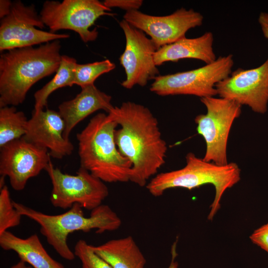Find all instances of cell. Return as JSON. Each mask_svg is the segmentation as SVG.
<instances>
[{"label":"cell","instance_id":"obj_6","mask_svg":"<svg viewBox=\"0 0 268 268\" xmlns=\"http://www.w3.org/2000/svg\"><path fill=\"white\" fill-rule=\"evenodd\" d=\"M233 55L220 56L213 63L192 70L159 75L150 90L159 96L191 95L201 98L217 95L216 84L228 77L234 65Z\"/></svg>","mask_w":268,"mask_h":268},{"label":"cell","instance_id":"obj_21","mask_svg":"<svg viewBox=\"0 0 268 268\" xmlns=\"http://www.w3.org/2000/svg\"><path fill=\"white\" fill-rule=\"evenodd\" d=\"M28 120L22 111L15 106L0 109V148L6 144L24 136Z\"/></svg>","mask_w":268,"mask_h":268},{"label":"cell","instance_id":"obj_29","mask_svg":"<svg viewBox=\"0 0 268 268\" xmlns=\"http://www.w3.org/2000/svg\"><path fill=\"white\" fill-rule=\"evenodd\" d=\"M177 240H176L171 247V263L167 268H178V263L175 261L176 258L177 256V253L176 251Z\"/></svg>","mask_w":268,"mask_h":268},{"label":"cell","instance_id":"obj_28","mask_svg":"<svg viewBox=\"0 0 268 268\" xmlns=\"http://www.w3.org/2000/svg\"><path fill=\"white\" fill-rule=\"evenodd\" d=\"M12 2L8 0H0V18H3L10 12Z\"/></svg>","mask_w":268,"mask_h":268},{"label":"cell","instance_id":"obj_19","mask_svg":"<svg viewBox=\"0 0 268 268\" xmlns=\"http://www.w3.org/2000/svg\"><path fill=\"white\" fill-rule=\"evenodd\" d=\"M93 251L113 268H144L146 259L131 236L91 245Z\"/></svg>","mask_w":268,"mask_h":268},{"label":"cell","instance_id":"obj_5","mask_svg":"<svg viewBox=\"0 0 268 268\" xmlns=\"http://www.w3.org/2000/svg\"><path fill=\"white\" fill-rule=\"evenodd\" d=\"M186 161V165L181 169L156 174L147 184L146 188L152 196L159 197L171 188L191 190L211 184L215 191L207 216L208 219L211 220L220 207V201L225 192L240 181V169L235 163L219 165L198 157L192 152L187 154Z\"/></svg>","mask_w":268,"mask_h":268},{"label":"cell","instance_id":"obj_1","mask_svg":"<svg viewBox=\"0 0 268 268\" xmlns=\"http://www.w3.org/2000/svg\"><path fill=\"white\" fill-rule=\"evenodd\" d=\"M120 126L115 134L120 152L132 164L130 181L146 186L165 162L167 151L157 118L146 107L131 101L109 113Z\"/></svg>","mask_w":268,"mask_h":268},{"label":"cell","instance_id":"obj_12","mask_svg":"<svg viewBox=\"0 0 268 268\" xmlns=\"http://www.w3.org/2000/svg\"><path fill=\"white\" fill-rule=\"evenodd\" d=\"M124 19L150 37L157 49L185 37L190 29L202 24L203 15L184 7L165 16H153L138 10L126 11Z\"/></svg>","mask_w":268,"mask_h":268},{"label":"cell","instance_id":"obj_25","mask_svg":"<svg viewBox=\"0 0 268 268\" xmlns=\"http://www.w3.org/2000/svg\"><path fill=\"white\" fill-rule=\"evenodd\" d=\"M250 239L254 244L268 253V223L255 230Z\"/></svg>","mask_w":268,"mask_h":268},{"label":"cell","instance_id":"obj_13","mask_svg":"<svg viewBox=\"0 0 268 268\" xmlns=\"http://www.w3.org/2000/svg\"><path fill=\"white\" fill-rule=\"evenodd\" d=\"M215 88L219 97L248 106L256 113L265 114L268 103V57L256 68H239L232 71L218 82Z\"/></svg>","mask_w":268,"mask_h":268},{"label":"cell","instance_id":"obj_20","mask_svg":"<svg viewBox=\"0 0 268 268\" xmlns=\"http://www.w3.org/2000/svg\"><path fill=\"white\" fill-rule=\"evenodd\" d=\"M76 60L72 57L62 55L59 68L54 77L34 95V111L43 110L47 105V100L55 90L74 85V71Z\"/></svg>","mask_w":268,"mask_h":268},{"label":"cell","instance_id":"obj_8","mask_svg":"<svg viewBox=\"0 0 268 268\" xmlns=\"http://www.w3.org/2000/svg\"><path fill=\"white\" fill-rule=\"evenodd\" d=\"M206 109L205 114L195 119L198 133L204 138L206 150L203 159L219 165L228 163L227 145L235 120L241 114V106L223 98L214 96L200 98Z\"/></svg>","mask_w":268,"mask_h":268},{"label":"cell","instance_id":"obj_16","mask_svg":"<svg viewBox=\"0 0 268 268\" xmlns=\"http://www.w3.org/2000/svg\"><path fill=\"white\" fill-rule=\"evenodd\" d=\"M111 99L110 95L93 84L81 88L73 99L62 103L58 108L65 122L64 137L69 139L70 132L76 125L96 111L103 110L110 113L114 108Z\"/></svg>","mask_w":268,"mask_h":268},{"label":"cell","instance_id":"obj_4","mask_svg":"<svg viewBox=\"0 0 268 268\" xmlns=\"http://www.w3.org/2000/svg\"><path fill=\"white\" fill-rule=\"evenodd\" d=\"M14 207L22 215L34 220L40 226V231L47 242L63 259L72 261L74 252L69 248L68 236L75 231L89 232L95 229L102 234L120 228L122 221L117 214L108 205L101 204L91 211L86 217L82 207L74 204L66 212L57 215L44 213L21 203L12 201Z\"/></svg>","mask_w":268,"mask_h":268},{"label":"cell","instance_id":"obj_26","mask_svg":"<svg viewBox=\"0 0 268 268\" xmlns=\"http://www.w3.org/2000/svg\"><path fill=\"white\" fill-rule=\"evenodd\" d=\"M104 4L107 7H119L126 10H138L142 5V0H105Z\"/></svg>","mask_w":268,"mask_h":268},{"label":"cell","instance_id":"obj_23","mask_svg":"<svg viewBox=\"0 0 268 268\" xmlns=\"http://www.w3.org/2000/svg\"><path fill=\"white\" fill-rule=\"evenodd\" d=\"M0 235L20 224L22 215L14 207L7 187L0 188Z\"/></svg>","mask_w":268,"mask_h":268},{"label":"cell","instance_id":"obj_14","mask_svg":"<svg viewBox=\"0 0 268 268\" xmlns=\"http://www.w3.org/2000/svg\"><path fill=\"white\" fill-rule=\"evenodd\" d=\"M0 174L7 177L12 189L23 190L27 181L45 169L51 160L48 150L23 137L0 147Z\"/></svg>","mask_w":268,"mask_h":268},{"label":"cell","instance_id":"obj_22","mask_svg":"<svg viewBox=\"0 0 268 268\" xmlns=\"http://www.w3.org/2000/svg\"><path fill=\"white\" fill-rule=\"evenodd\" d=\"M115 67V64L108 59L85 64H77L74 71V84L81 88L93 85L100 75L110 72Z\"/></svg>","mask_w":268,"mask_h":268},{"label":"cell","instance_id":"obj_7","mask_svg":"<svg viewBox=\"0 0 268 268\" xmlns=\"http://www.w3.org/2000/svg\"><path fill=\"white\" fill-rule=\"evenodd\" d=\"M111 10L98 0H46L39 14L50 32L72 30L87 43L95 41L98 35L96 28L91 30L90 27L100 16H113L115 14Z\"/></svg>","mask_w":268,"mask_h":268},{"label":"cell","instance_id":"obj_24","mask_svg":"<svg viewBox=\"0 0 268 268\" xmlns=\"http://www.w3.org/2000/svg\"><path fill=\"white\" fill-rule=\"evenodd\" d=\"M74 253L80 260L81 268H113L92 250L91 245L85 240H79L76 243Z\"/></svg>","mask_w":268,"mask_h":268},{"label":"cell","instance_id":"obj_11","mask_svg":"<svg viewBox=\"0 0 268 268\" xmlns=\"http://www.w3.org/2000/svg\"><path fill=\"white\" fill-rule=\"evenodd\" d=\"M119 24L126 38V47L120 57V62L125 69L126 78L121 85L127 89L136 85L144 86L148 80L160 75L154 60L158 49L141 30L124 19Z\"/></svg>","mask_w":268,"mask_h":268},{"label":"cell","instance_id":"obj_17","mask_svg":"<svg viewBox=\"0 0 268 268\" xmlns=\"http://www.w3.org/2000/svg\"><path fill=\"white\" fill-rule=\"evenodd\" d=\"M213 43V35L211 32L196 38L184 37L158 49L154 56L155 64L158 66L165 62H177L184 59H196L205 64H211L217 59Z\"/></svg>","mask_w":268,"mask_h":268},{"label":"cell","instance_id":"obj_9","mask_svg":"<svg viewBox=\"0 0 268 268\" xmlns=\"http://www.w3.org/2000/svg\"><path fill=\"white\" fill-rule=\"evenodd\" d=\"M45 170L52 182L50 200L54 207L67 209L77 203L91 211L109 195L104 182L81 167L72 175L55 168L50 160Z\"/></svg>","mask_w":268,"mask_h":268},{"label":"cell","instance_id":"obj_10","mask_svg":"<svg viewBox=\"0 0 268 268\" xmlns=\"http://www.w3.org/2000/svg\"><path fill=\"white\" fill-rule=\"evenodd\" d=\"M45 27L34 5H25L19 0L12 2L9 13L0 20V51L33 47L69 37L66 33L41 30Z\"/></svg>","mask_w":268,"mask_h":268},{"label":"cell","instance_id":"obj_15","mask_svg":"<svg viewBox=\"0 0 268 268\" xmlns=\"http://www.w3.org/2000/svg\"><path fill=\"white\" fill-rule=\"evenodd\" d=\"M65 122L59 112L33 110L23 137L27 141L49 150L50 156L62 159L71 154L74 147L64 136Z\"/></svg>","mask_w":268,"mask_h":268},{"label":"cell","instance_id":"obj_30","mask_svg":"<svg viewBox=\"0 0 268 268\" xmlns=\"http://www.w3.org/2000/svg\"><path fill=\"white\" fill-rule=\"evenodd\" d=\"M9 268H32L30 266L22 261L19 260L16 264L11 266Z\"/></svg>","mask_w":268,"mask_h":268},{"label":"cell","instance_id":"obj_27","mask_svg":"<svg viewBox=\"0 0 268 268\" xmlns=\"http://www.w3.org/2000/svg\"><path fill=\"white\" fill-rule=\"evenodd\" d=\"M258 22L265 37L268 39V12H262L259 14Z\"/></svg>","mask_w":268,"mask_h":268},{"label":"cell","instance_id":"obj_3","mask_svg":"<svg viewBox=\"0 0 268 268\" xmlns=\"http://www.w3.org/2000/svg\"><path fill=\"white\" fill-rule=\"evenodd\" d=\"M118 125L110 114L98 113L76 135L80 167L104 182L130 181L132 164L115 142Z\"/></svg>","mask_w":268,"mask_h":268},{"label":"cell","instance_id":"obj_18","mask_svg":"<svg viewBox=\"0 0 268 268\" xmlns=\"http://www.w3.org/2000/svg\"><path fill=\"white\" fill-rule=\"evenodd\" d=\"M0 246L3 250L14 251L32 268H65L48 254L36 234L22 238L6 231L0 235Z\"/></svg>","mask_w":268,"mask_h":268},{"label":"cell","instance_id":"obj_2","mask_svg":"<svg viewBox=\"0 0 268 268\" xmlns=\"http://www.w3.org/2000/svg\"><path fill=\"white\" fill-rule=\"evenodd\" d=\"M59 40L7 51L0 56V107L22 103L31 87L56 72L62 55Z\"/></svg>","mask_w":268,"mask_h":268}]
</instances>
